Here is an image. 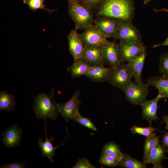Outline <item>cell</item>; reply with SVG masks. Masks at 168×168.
Masks as SVG:
<instances>
[{
    "label": "cell",
    "instance_id": "18",
    "mask_svg": "<svg viewBox=\"0 0 168 168\" xmlns=\"http://www.w3.org/2000/svg\"><path fill=\"white\" fill-rule=\"evenodd\" d=\"M44 120L45 124L44 130L45 133L46 140L45 141L43 142L42 139L39 138L38 141V145L41 150V153L43 156L48 158L51 162H53V157L55 155V150L58 147L64 145V142L68 135L67 133V128L66 127V129L67 135L66 139L63 142L61 145L54 147L52 145L54 136L52 137L50 139H48L46 132L47 125L46 119H44Z\"/></svg>",
    "mask_w": 168,
    "mask_h": 168
},
{
    "label": "cell",
    "instance_id": "5",
    "mask_svg": "<svg viewBox=\"0 0 168 168\" xmlns=\"http://www.w3.org/2000/svg\"><path fill=\"white\" fill-rule=\"evenodd\" d=\"M148 86L142 81L132 82L124 92L126 100L132 104L140 105L146 99Z\"/></svg>",
    "mask_w": 168,
    "mask_h": 168
},
{
    "label": "cell",
    "instance_id": "38",
    "mask_svg": "<svg viewBox=\"0 0 168 168\" xmlns=\"http://www.w3.org/2000/svg\"><path fill=\"white\" fill-rule=\"evenodd\" d=\"M151 0H144V3L145 4H147Z\"/></svg>",
    "mask_w": 168,
    "mask_h": 168
},
{
    "label": "cell",
    "instance_id": "3",
    "mask_svg": "<svg viewBox=\"0 0 168 168\" xmlns=\"http://www.w3.org/2000/svg\"><path fill=\"white\" fill-rule=\"evenodd\" d=\"M68 2V13L77 30H85L92 26L94 19L93 9L74 0Z\"/></svg>",
    "mask_w": 168,
    "mask_h": 168
},
{
    "label": "cell",
    "instance_id": "39",
    "mask_svg": "<svg viewBox=\"0 0 168 168\" xmlns=\"http://www.w3.org/2000/svg\"><path fill=\"white\" fill-rule=\"evenodd\" d=\"M74 0L80 3H81L83 1V0Z\"/></svg>",
    "mask_w": 168,
    "mask_h": 168
},
{
    "label": "cell",
    "instance_id": "40",
    "mask_svg": "<svg viewBox=\"0 0 168 168\" xmlns=\"http://www.w3.org/2000/svg\"><path fill=\"white\" fill-rule=\"evenodd\" d=\"M164 159H168V157H165Z\"/></svg>",
    "mask_w": 168,
    "mask_h": 168
},
{
    "label": "cell",
    "instance_id": "12",
    "mask_svg": "<svg viewBox=\"0 0 168 168\" xmlns=\"http://www.w3.org/2000/svg\"><path fill=\"white\" fill-rule=\"evenodd\" d=\"M102 46L93 45L84 47L82 59L91 67L104 65L105 63L102 56Z\"/></svg>",
    "mask_w": 168,
    "mask_h": 168
},
{
    "label": "cell",
    "instance_id": "1",
    "mask_svg": "<svg viewBox=\"0 0 168 168\" xmlns=\"http://www.w3.org/2000/svg\"><path fill=\"white\" fill-rule=\"evenodd\" d=\"M135 10L133 0H105L95 9L94 12L97 16L132 21Z\"/></svg>",
    "mask_w": 168,
    "mask_h": 168
},
{
    "label": "cell",
    "instance_id": "16",
    "mask_svg": "<svg viewBox=\"0 0 168 168\" xmlns=\"http://www.w3.org/2000/svg\"><path fill=\"white\" fill-rule=\"evenodd\" d=\"M113 68H105L103 65L91 67L86 77L92 81L95 82L109 81Z\"/></svg>",
    "mask_w": 168,
    "mask_h": 168
},
{
    "label": "cell",
    "instance_id": "28",
    "mask_svg": "<svg viewBox=\"0 0 168 168\" xmlns=\"http://www.w3.org/2000/svg\"><path fill=\"white\" fill-rule=\"evenodd\" d=\"M159 67L162 76L168 78V52L161 54L159 56Z\"/></svg>",
    "mask_w": 168,
    "mask_h": 168
},
{
    "label": "cell",
    "instance_id": "17",
    "mask_svg": "<svg viewBox=\"0 0 168 168\" xmlns=\"http://www.w3.org/2000/svg\"><path fill=\"white\" fill-rule=\"evenodd\" d=\"M146 55V49L138 57L128 62L126 64L127 69L136 82L142 81L141 73Z\"/></svg>",
    "mask_w": 168,
    "mask_h": 168
},
{
    "label": "cell",
    "instance_id": "37",
    "mask_svg": "<svg viewBox=\"0 0 168 168\" xmlns=\"http://www.w3.org/2000/svg\"><path fill=\"white\" fill-rule=\"evenodd\" d=\"M156 12H159V11H164L168 12V9H166L165 8H163L159 10L156 9L155 8H154L153 9Z\"/></svg>",
    "mask_w": 168,
    "mask_h": 168
},
{
    "label": "cell",
    "instance_id": "23",
    "mask_svg": "<svg viewBox=\"0 0 168 168\" xmlns=\"http://www.w3.org/2000/svg\"><path fill=\"white\" fill-rule=\"evenodd\" d=\"M160 136H156L155 132H153L151 135L146 137L144 145L143 162L147 160L151 150L160 143Z\"/></svg>",
    "mask_w": 168,
    "mask_h": 168
},
{
    "label": "cell",
    "instance_id": "21",
    "mask_svg": "<svg viewBox=\"0 0 168 168\" xmlns=\"http://www.w3.org/2000/svg\"><path fill=\"white\" fill-rule=\"evenodd\" d=\"M91 67L84 60L81 59L67 68V70L71 73L73 77H78L86 75Z\"/></svg>",
    "mask_w": 168,
    "mask_h": 168
},
{
    "label": "cell",
    "instance_id": "20",
    "mask_svg": "<svg viewBox=\"0 0 168 168\" xmlns=\"http://www.w3.org/2000/svg\"><path fill=\"white\" fill-rule=\"evenodd\" d=\"M147 82L149 86H153L158 90V94L162 98L168 99V78L163 76H152Z\"/></svg>",
    "mask_w": 168,
    "mask_h": 168
},
{
    "label": "cell",
    "instance_id": "25",
    "mask_svg": "<svg viewBox=\"0 0 168 168\" xmlns=\"http://www.w3.org/2000/svg\"><path fill=\"white\" fill-rule=\"evenodd\" d=\"M119 165L121 167L126 168H144L146 167V164L124 153Z\"/></svg>",
    "mask_w": 168,
    "mask_h": 168
},
{
    "label": "cell",
    "instance_id": "6",
    "mask_svg": "<svg viewBox=\"0 0 168 168\" xmlns=\"http://www.w3.org/2000/svg\"><path fill=\"white\" fill-rule=\"evenodd\" d=\"M132 77L126 67V64H121L113 68L109 81L110 84L125 92L132 82Z\"/></svg>",
    "mask_w": 168,
    "mask_h": 168
},
{
    "label": "cell",
    "instance_id": "31",
    "mask_svg": "<svg viewBox=\"0 0 168 168\" xmlns=\"http://www.w3.org/2000/svg\"><path fill=\"white\" fill-rule=\"evenodd\" d=\"M73 168H96L88 160L84 158L79 159Z\"/></svg>",
    "mask_w": 168,
    "mask_h": 168
},
{
    "label": "cell",
    "instance_id": "13",
    "mask_svg": "<svg viewBox=\"0 0 168 168\" xmlns=\"http://www.w3.org/2000/svg\"><path fill=\"white\" fill-rule=\"evenodd\" d=\"M77 30L74 28L67 35L69 51L74 62L82 58L84 48Z\"/></svg>",
    "mask_w": 168,
    "mask_h": 168
},
{
    "label": "cell",
    "instance_id": "24",
    "mask_svg": "<svg viewBox=\"0 0 168 168\" xmlns=\"http://www.w3.org/2000/svg\"><path fill=\"white\" fill-rule=\"evenodd\" d=\"M102 153L113 157L119 162L124 154L121 152L119 146L114 142H108L105 145L103 148Z\"/></svg>",
    "mask_w": 168,
    "mask_h": 168
},
{
    "label": "cell",
    "instance_id": "22",
    "mask_svg": "<svg viewBox=\"0 0 168 168\" xmlns=\"http://www.w3.org/2000/svg\"><path fill=\"white\" fill-rule=\"evenodd\" d=\"M16 105L14 96L5 91L0 93V110L8 111L13 110Z\"/></svg>",
    "mask_w": 168,
    "mask_h": 168
},
{
    "label": "cell",
    "instance_id": "35",
    "mask_svg": "<svg viewBox=\"0 0 168 168\" xmlns=\"http://www.w3.org/2000/svg\"><path fill=\"white\" fill-rule=\"evenodd\" d=\"M162 45L167 46H168V37L165 40L163 43L154 44L153 45L152 47L153 48H155L159 46Z\"/></svg>",
    "mask_w": 168,
    "mask_h": 168
},
{
    "label": "cell",
    "instance_id": "29",
    "mask_svg": "<svg viewBox=\"0 0 168 168\" xmlns=\"http://www.w3.org/2000/svg\"><path fill=\"white\" fill-rule=\"evenodd\" d=\"M73 120L93 131H96L97 130L96 127L91 121L89 119L82 115L79 111Z\"/></svg>",
    "mask_w": 168,
    "mask_h": 168
},
{
    "label": "cell",
    "instance_id": "30",
    "mask_svg": "<svg viewBox=\"0 0 168 168\" xmlns=\"http://www.w3.org/2000/svg\"><path fill=\"white\" fill-rule=\"evenodd\" d=\"M99 161L102 165L110 167H115L119 165V161L116 158L102 153Z\"/></svg>",
    "mask_w": 168,
    "mask_h": 168
},
{
    "label": "cell",
    "instance_id": "15",
    "mask_svg": "<svg viewBox=\"0 0 168 168\" xmlns=\"http://www.w3.org/2000/svg\"><path fill=\"white\" fill-rule=\"evenodd\" d=\"M22 133L21 129L16 124L8 128L2 133L3 144L8 148L18 146L21 140Z\"/></svg>",
    "mask_w": 168,
    "mask_h": 168
},
{
    "label": "cell",
    "instance_id": "9",
    "mask_svg": "<svg viewBox=\"0 0 168 168\" xmlns=\"http://www.w3.org/2000/svg\"><path fill=\"white\" fill-rule=\"evenodd\" d=\"M102 53L105 63L114 68L119 66L121 63L119 55V44L114 41H109L102 46Z\"/></svg>",
    "mask_w": 168,
    "mask_h": 168
},
{
    "label": "cell",
    "instance_id": "7",
    "mask_svg": "<svg viewBox=\"0 0 168 168\" xmlns=\"http://www.w3.org/2000/svg\"><path fill=\"white\" fill-rule=\"evenodd\" d=\"M119 55L121 63L128 62L138 57L146 47L142 41L126 43L120 41Z\"/></svg>",
    "mask_w": 168,
    "mask_h": 168
},
{
    "label": "cell",
    "instance_id": "8",
    "mask_svg": "<svg viewBox=\"0 0 168 168\" xmlns=\"http://www.w3.org/2000/svg\"><path fill=\"white\" fill-rule=\"evenodd\" d=\"M80 91L77 90L73 94L71 99L63 104H58L59 113L64 118L66 122L73 119L79 111L81 101L79 99Z\"/></svg>",
    "mask_w": 168,
    "mask_h": 168
},
{
    "label": "cell",
    "instance_id": "41",
    "mask_svg": "<svg viewBox=\"0 0 168 168\" xmlns=\"http://www.w3.org/2000/svg\"><path fill=\"white\" fill-rule=\"evenodd\" d=\"M68 0V1H69V0Z\"/></svg>",
    "mask_w": 168,
    "mask_h": 168
},
{
    "label": "cell",
    "instance_id": "4",
    "mask_svg": "<svg viewBox=\"0 0 168 168\" xmlns=\"http://www.w3.org/2000/svg\"><path fill=\"white\" fill-rule=\"evenodd\" d=\"M114 38L126 43L142 41L139 31L130 20H119L118 28Z\"/></svg>",
    "mask_w": 168,
    "mask_h": 168
},
{
    "label": "cell",
    "instance_id": "11",
    "mask_svg": "<svg viewBox=\"0 0 168 168\" xmlns=\"http://www.w3.org/2000/svg\"><path fill=\"white\" fill-rule=\"evenodd\" d=\"M79 35L84 47L93 45L102 46L108 41L107 38L93 24Z\"/></svg>",
    "mask_w": 168,
    "mask_h": 168
},
{
    "label": "cell",
    "instance_id": "10",
    "mask_svg": "<svg viewBox=\"0 0 168 168\" xmlns=\"http://www.w3.org/2000/svg\"><path fill=\"white\" fill-rule=\"evenodd\" d=\"M119 19L105 16H98L94 23L98 30L107 38L114 37L118 30Z\"/></svg>",
    "mask_w": 168,
    "mask_h": 168
},
{
    "label": "cell",
    "instance_id": "26",
    "mask_svg": "<svg viewBox=\"0 0 168 168\" xmlns=\"http://www.w3.org/2000/svg\"><path fill=\"white\" fill-rule=\"evenodd\" d=\"M45 0H23V2L27 4L29 7V9L34 11L38 9H45L50 14L54 12V10H49L47 8L46 5L44 3Z\"/></svg>",
    "mask_w": 168,
    "mask_h": 168
},
{
    "label": "cell",
    "instance_id": "34",
    "mask_svg": "<svg viewBox=\"0 0 168 168\" xmlns=\"http://www.w3.org/2000/svg\"><path fill=\"white\" fill-rule=\"evenodd\" d=\"M162 142L163 145L168 148V132L165 133L162 136Z\"/></svg>",
    "mask_w": 168,
    "mask_h": 168
},
{
    "label": "cell",
    "instance_id": "27",
    "mask_svg": "<svg viewBox=\"0 0 168 168\" xmlns=\"http://www.w3.org/2000/svg\"><path fill=\"white\" fill-rule=\"evenodd\" d=\"M131 132L133 134L136 133L147 137L151 135L155 131H160L157 128H154L151 126L143 127L134 125L131 128Z\"/></svg>",
    "mask_w": 168,
    "mask_h": 168
},
{
    "label": "cell",
    "instance_id": "32",
    "mask_svg": "<svg viewBox=\"0 0 168 168\" xmlns=\"http://www.w3.org/2000/svg\"><path fill=\"white\" fill-rule=\"evenodd\" d=\"M105 0H83L81 4L95 9Z\"/></svg>",
    "mask_w": 168,
    "mask_h": 168
},
{
    "label": "cell",
    "instance_id": "36",
    "mask_svg": "<svg viewBox=\"0 0 168 168\" xmlns=\"http://www.w3.org/2000/svg\"><path fill=\"white\" fill-rule=\"evenodd\" d=\"M163 119L166 124L167 125L166 127V129L168 130V115L164 116L163 117Z\"/></svg>",
    "mask_w": 168,
    "mask_h": 168
},
{
    "label": "cell",
    "instance_id": "14",
    "mask_svg": "<svg viewBox=\"0 0 168 168\" xmlns=\"http://www.w3.org/2000/svg\"><path fill=\"white\" fill-rule=\"evenodd\" d=\"M162 98L158 94L153 99L147 100L146 99L140 105L142 109V116L143 118L148 121L149 126H151L152 122L157 121L160 119L157 115V103Z\"/></svg>",
    "mask_w": 168,
    "mask_h": 168
},
{
    "label": "cell",
    "instance_id": "2",
    "mask_svg": "<svg viewBox=\"0 0 168 168\" xmlns=\"http://www.w3.org/2000/svg\"><path fill=\"white\" fill-rule=\"evenodd\" d=\"M54 89H52L49 93H40L35 97L33 110L37 119H56L59 113L58 104L54 100Z\"/></svg>",
    "mask_w": 168,
    "mask_h": 168
},
{
    "label": "cell",
    "instance_id": "33",
    "mask_svg": "<svg viewBox=\"0 0 168 168\" xmlns=\"http://www.w3.org/2000/svg\"><path fill=\"white\" fill-rule=\"evenodd\" d=\"M26 164L24 163L13 162L8 164H3L1 166V168H24Z\"/></svg>",
    "mask_w": 168,
    "mask_h": 168
},
{
    "label": "cell",
    "instance_id": "19",
    "mask_svg": "<svg viewBox=\"0 0 168 168\" xmlns=\"http://www.w3.org/2000/svg\"><path fill=\"white\" fill-rule=\"evenodd\" d=\"M167 151L166 147L159 143L151 150L147 160L143 162L146 165L152 164L153 168H163L161 162L164 159L165 153Z\"/></svg>",
    "mask_w": 168,
    "mask_h": 168
}]
</instances>
